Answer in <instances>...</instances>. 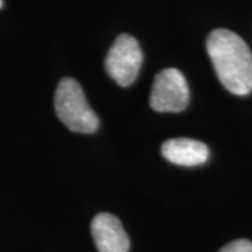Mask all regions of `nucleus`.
Segmentation results:
<instances>
[{"label": "nucleus", "mask_w": 252, "mask_h": 252, "mask_svg": "<svg viewBox=\"0 0 252 252\" xmlns=\"http://www.w3.org/2000/svg\"><path fill=\"white\" fill-rule=\"evenodd\" d=\"M55 111L67 129L77 133H93L98 129V118L89 105L80 84L64 77L55 93Z\"/></svg>", "instance_id": "f03ea898"}, {"label": "nucleus", "mask_w": 252, "mask_h": 252, "mask_svg": "<svg viewBox=\"0 0 252 252\" xmlns=\"http://www.w3.org/2000/svg\"><path fill=\"white\" fill-rule=\"evenodd\" d=\"M3 6V0H0V7Z\"/></svg>", "instance_id": "6e6552de"}, {"label": "nucleus", "mask_w": 252, "mask_h": 252, "mask_svg": "<svg viewBox=\"0 0 252 252\" xmlns=\"http://www.w3.org/2000/svg\"><path fill=\"white\" fill-rule=\"evenodd\" d=\"M143 62L139 42L132 35L122 34L115 39L105 58V70L112 80L122 87L136 80Z\"/></svg>", "instance_id": "7ed1b4c3"}, {"label": "nucleus", "mask_w": 252, "mask_h": 252, "mask_svg": "<svg viewBox=\"0 0 252 252\" xmlns=\"http://www.w3.org/2000/svg\"><path fill=\"white\" fill-rule=\"evenodd\" d=\"M207 54L220 83L235 95L252 91V52L243 38L224 28L212 31L206 41Z\"/></svg>", "instance_id": "f257e3e1"}, {"label": "nucleus", "mask_w": 252, "mask_h": 252, "mask_svg": "<svg viewBox=\"0 0 252 252\" xmlns=\"http://www.w3.org/2000/svg\"><path fill=\"white\" fill-rule=\"evenodd\" d=\"M189 89L184 74L174 67L156 76L150 94V107L157 112H181L188 107Z\"/></svg>", "instance_id": "20e7f679"}, {"label": "nucleus", "mask_w": 252, "mask_h": 252, "mask_svg": "<svg viewBox=\"0 0 252 252\" xmlns=\"http://www.w3.org/2000/svg\"><path fill=\"white\" fill-rule=\"evenodd\" d=\"M161 153L170 162H174L177 165L193 167L207 161L209 147L199 140L178 137L170 139L162 144Z\"/></svg>", "instance_id": "423d86ee"}, {"label": "nucleus", "mask_w": 252, "mask_h": 252, "mask_svg": "<svg viewBox=\"0 0 252 252\" xmlns=\"http://www.w3.org/2000/svg\"><path fill=\"white\" fill-rule=\"evenodd\" d=\"M91 234L99 252H129V237L121 220L111 213H99L93 219Z\"/></svg>", "instance_id": "39448f33"}, {"label": "nucleus", "mask_w": 252, "mask_h": 252, "mask_svg": "<svg viewBox=\"0 0 252 252\" xmlns=\"http://www.w3.org/2000/svg\"><path fill=\"white\" fill-rule=\"evenodd\" d=\"M219 252H252V243L250 240H235L227 244Z\"/></svg>", "instance_id": "0eeeda50"}]
</instances>
